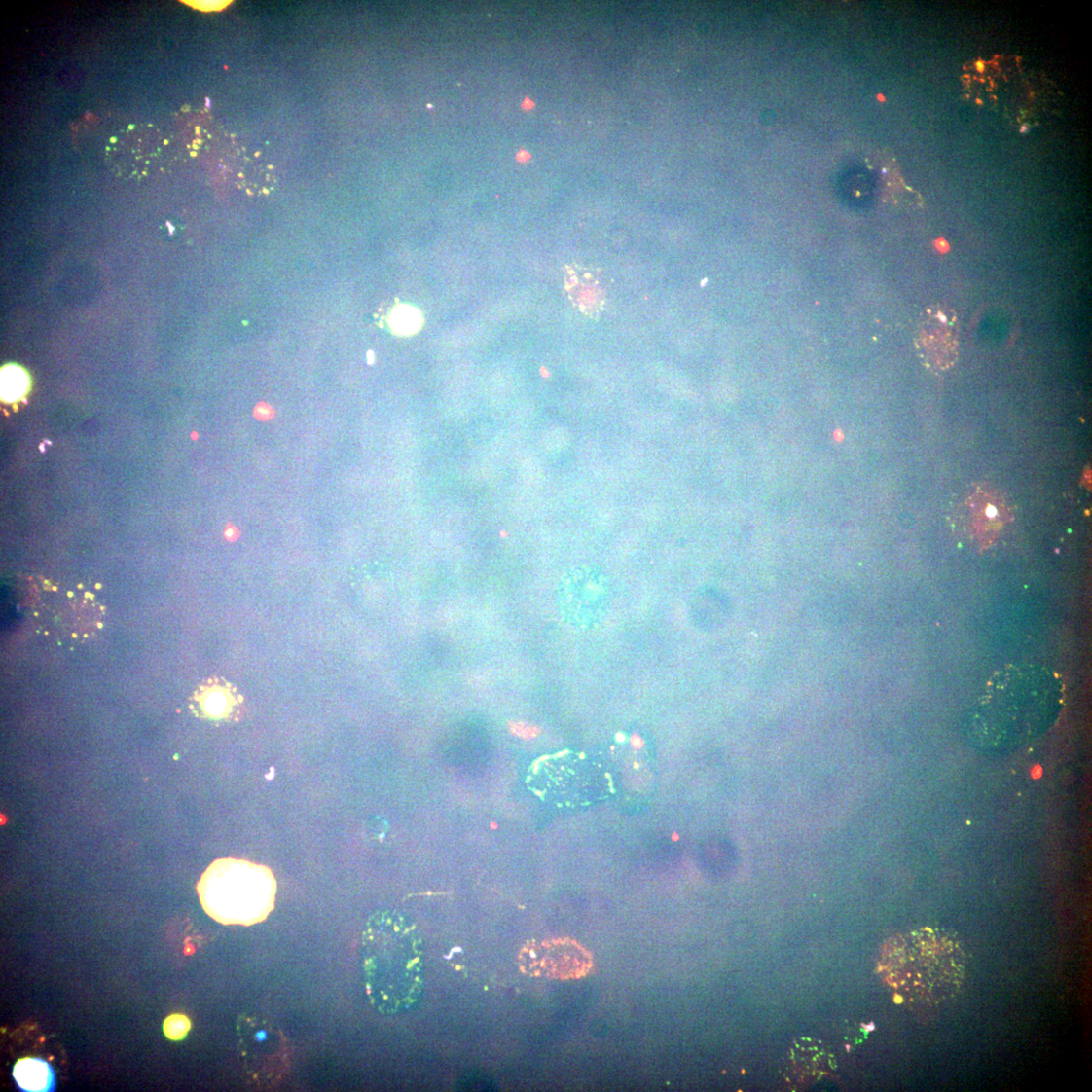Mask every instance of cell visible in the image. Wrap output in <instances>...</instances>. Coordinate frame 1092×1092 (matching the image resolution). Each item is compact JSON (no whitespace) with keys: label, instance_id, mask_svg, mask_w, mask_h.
<instances>
[{"label":"cell","instance_id":"3","mask_svg":"<svg viewBox=\"0 0 1092 1092\" xmlns=\"http://www.w3.org/2000/svg\"><path fill=\"white\" fill-rule=\"evenodd\" d=\"M966 959L950 935L932 930L902 934L884 947L879 961L883 980L902 1002L932 1008L960 991Z\"/></svg>","mask_w":1092,"mask_h":1092},{"label":"cell","instance_id":"6","mask_svg":"<svg viewBox=\"0 0 1092 1092\" xmlns=\"http://www.w3.org/2000/svg\"><path fill=\"white\" fill-rule=\"evenodd\" d=\"M195 715L216 721H238L244 714V698L232 683L221 677L201 682L191 698Z\"/></svg>","mask_w":1092,"mask_h":1092},{"label":"cell","instance_id":"4","mask_svg":"<svg viewBox=\"0 0 1092 1092\" xmlns=\"http://www.w3.org/2000/svg\"><path fill=\"white\" fill-rule=\"evenodd\" d=\"M197 891L207 916L225 926L249 927L273 912L277 883L267 866L225 857L207 867Z\"/></svg>","mask_w":1092,"mask_h":1092},{"label":"cell","instance_id":"13","mask_svg":"<svg viewBox=\"0 0 1092 1092\" xmlns=\"http://www.w3.org/2000/svg\"><path fill=\"white\" fill-rule=\"evenodd\" d=\"M191 1029V1020L182 1013H174V1015L166 1018L164 1023V1032L171 1041H181L187 1037Z\"/></svg>","mask_w":1092,"mask_h":1092},{"label":"cell","instance_id":"12","mask_svg":"<svg viewBox=\"0 0 1092 1092\" xmlns=\"http://www.w3.org/2000/svg\"><path fill=\"white\" fill-rule=\"evenodd\" d=\"M422 318L419 311L409 306L397 308L391 316V326L401 335H410L421 327Z\"/></svg>","mask_w":1092,"mask_h":1092},{"label":"cell","instance_id":"2","mask_svg":"<svg viewBox=\"0 0 1092 1092\" xmlns=\"http://www.w3.org/2000/svg\"><path fill=\"white\" fill-rule=\"evenodd\" d=\"M364 986L382 1015L398 1016L419 1004L424 993L421 931L398 910H379L364 927L360 943Z\"/></svg>","mask_w":1092,"mask_h":1092},{"label":"cell","instance_id":"7","mask_svg":"<svg viewBox=\"0 0 1092 1092\" xmlns=\"http://www.w3.org/2000/svg\"><path fill=\"white\" fill-rule=\"evenodd\" d=\"M246 1043L247 1049V1072L252 1074L255 1078L265 1077V1079L273 1078L275 1074L273 1073L276 1071L275 1063L282 1070L280 1064L283 1057H280L283 1048L282 1035L276 1031L270 1024L260 1021L255 1018H248L246 1021Z\"/></svg>","mask_w":1092,"mask_h":1092},{"label":"cell","instance_id":"15","mask_svg":"<svg viewBox=\"0 0 1092 1092\" xmlns=\"http://www.w3.org/2000/svg\"><path fill=\"white\" fill-rule=\"evenodd\" d=\"M513 730L515 731L516 735L522 736L524 738H533L537 733L536 728L520 723L515 724Z\"/></svg>","mask_w":1092,"mask_h":1092},{"label":"cell","instance_id":"17","mask_svg":"<svg viewBox=\"0 0 1092 1092\" xmlns=\"http://www.w3.org/2000/svg\"><path fill=\"white\" fill-rule=\"evenodd\" d=\"M523 107H524V108H525L526 110H530V109H532V108L534 107V103H533V102H532V101H531L530 99H526V100H525V102H524V105H523Z\"/></svg>","mask_w":1092,"mask_h":1092},{"label":"cell","instance_id":"14","mask_svg":"<svg viewBox=\"0 0 1092 1092\" xmlns=\"http://www.w3.org/2000/svg\"><path fill=\"white\" fill-rule=\"evenodd\" d=\"M274 414V410L267 403L258 404L254 410V418L259 421L272 420Z\"/></svg>","mask_w":1092,"mask_h":1092},{"label":"cell","instance_id":"10","mask_svg":"<svg viewBox=\"0 0 1092 1092\" xmlns=\"http://www.w3.org/2000/svg\"><path fill=\"white\" fill-rule=\"evenodd\" d=\"M812 1057H808V1050H806L805 1038L800 1043L794 1044L791 1050V1068L788 1072H793L798 1079H803L802 1082H811L817 1075L820 1077L829 1070L826 1051L820 1046V1043H816L812 1051ZM801 1081V1080H800Z\"/></svg>","mask_w":1092,"mask_h":1092},{"label":"cell","instance_id":"5","mask_svg":"<svg viewBox=\"0 0 1092 1092\" xmlns=\"http://www.w3.org/2000/svg\"><path fill=\"white\" fill-rule=\"evenodd\" d=\"M526 966L541 976L574 979L585 976L591 970L592 958L578 943L559 940L544 942L530 949Z\"/></svg>","mask_w":1092,"mask_h":1092},{"label":"cell","instance_id":"11","mask_svg":"<svg viewBox=\"0 0 1092 1092\" xmlns=\"http://www.w3.org/2000/svg\"><path fill=\"white\" fill-rule=\"evenodd\" d=\"M29 387V378L21 369L9 366L2 370V397L6 402L18 401Z\"/></svg>","mask_w":1092,"mask_h":1092},{"label":"cell","instance_id":"9","mask_svg":"<svg viewBox=\"0 0 1092 1092\" xmlns=\"http://www.w3.org/2000/svg\"><path fill=\"white\" fill-rule=\"evenodd\" d=\"M13 1077L22 1091H54L56 1085L54 1070L40 1058L19 1059L13 1070Z\"/></svg>","mask_w":1092,"mask_h":1092},{"label":"cell","instance_id":"1","mask_svg":"<svg viewBox=\"0 0 1092 1092\" xmlns=\"http://www.w3.org/2000/svg\"><path fill=\"white\" fill-rule=\"evenodd\" d=\"M1063 685L1049 669L1009 666L987 683L969 716L968 733L984 750L1007 751L1044 735L1063 706Z\"/></svg>","mask_w":1092,"mask_h":1092},{"label":"cell","instance_id":"8","mask_svg":"<svg viewBox=\"0 0 1092 1092\" xmlns=\"http://www.w3.org/2000/svg\"><path fill=\"white\" fill-rule=\"evenodd\" d=\"M921 344L933 367L947 368L958 347L956 318L942 308L929 310L921 330Z\"/></svg>","mask_w":1092,"mask_h":1092},{"label":"cell","instance_id":"16","mask_svg":"<svg viewBox=\"0 0 1092 1092\" xmlns=\"http://www.w3.org/2000/svg\"><path fill=\"white\" fill-rule=\"evenodd\" d=\"M529 159H530V154H529V153H528V151H525V150H523V151H520V152H519V153L517 154V160H518L519 162H522V163H526V162H528V161Z\"/></svg>","mask_w":1092,"mask_h":1092},{"label":"cell","instance_id":"18","mask_svg":"<svg viewBox=\"0 0 1092 1092\" xmlns=\"http://www.w3.org/2000/svg\"><path fill=\"white\" fill-rule=\"evenodd\" d=\"M369 362L370 363L374 362V353L373 352H369Z\"/></svg>","mask_w":1092,"mask_h":1092}]
</instances>
